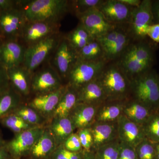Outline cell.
I'll list each match as a JSON object with an SVG mask.
<instances>
[{
	"label": "cell",
	"instance_id": "cell-1",
	"mask_svg": "<svg viewBox=\"0 0 159 159\" xmlns=\"http://www.w3.org/2000/svg\"><path fill=\"white\" fill-rule=\"evenodd\" d=\"M145 40L129 44L118 63L130 80L152 69L154 51L152 46Z\"/></svg>",
	"mask_w": 159,
	"mask_h": 159
},
{
	"label": "cell",
	"instance_id": "cell-2",
	"mask_svg": "<svg viewBox=\"0 0 159 159\" xmlns=\"http://www.w3.org/2000/svg\"><path fill=\"white\" fill-rule=\"evenodd\" d=\"M107 101H125L131 98V80L119 64L106 65L97 78Z\"/></svg>",
	"mask_w": 159,
	"mask_h": 159
},
{
	"label": "cell",
	"instance_id": "cell-3",
	"mask_svg": "<svg viewBox=\"0 0 159 159\" xmlns=\"http://www.w3.org/2000/svg\"><path fill=\"white\" fill-rule=\"evenodd\" d=\"M67 0L25 1L23 9L27 21L60 23L70 9Z\"/></svg>",
	"mask_w": 159,
	"mask_h": 159
},
{
	"label": "cell",
	"instance_id": "cell-4",
	"mask_svg": "<svg viewBox=\"0 0 159 159\" xmlns=\"http://www.w3.org/2000/svg\"><path fill=\"white\" fill-rule=\"evenodd\" d=\"M131 98L147 106L152 111H159L158 74L152 69L131 80Z\"/></svg>",
	"mask_w": 159,
	"mask_h": 159
},
{
	"label": "cell",
	"instance_id": "cell-5",
	"mask_svg": "<svg viewBox=\"0 0 159 159\" xmlns=\"http://www.w3.org/2000/svg\"><path fill=\"white\" fill-rule=\"evenodd\" d=\"M106 59L93 61L77 60L67 77V85L78 90L83 86L96 80L106 65Z\"/></svg>",
	"mask_w": 159,
	"mask_h": 159
},
{
	"label": "cell",
	"instance_id": "cell-6",
	"mask_svg": "<svg viewBox=\"0 0 159 159\" xmlns=\"http://www.w3.org/2000/svg\"><path fill=\"white\" fill-rule=\"evenodd\" d=\"M61 38L60 33H57L26 48L23 66L32 75L54 54Z\"/></svg>",
	"mask_w": 159,
	"mask_h": 159
},
{
	"label": "cell",
	"instance_id": "cell-7",
	"mask_svg": "<svg viewBox=\"0 0 159 159\" xmlns=\"http://www.w3.org/2000/svg\"><path fill=\"white\" fill-rule=\"evenodd\" d=\"M0 11V34L5 40H19L27 23L23 5Z\"/></svg>",
	"mask_w": 159,
	"mask_h": 159
},
{
	"label": "cell",
	"instance_id": "cell-8",
	"mask_svg": "<svg viewBox=\"0 0 159 159\" xmlns=\"http://www.w3.org/2000/svg\"><path fill=\"white\" fill-rule=\"evenodd\" d=\"M152 5L151 0H143L140 6L132 11L128 23L129 31L139 41L145 39L149 27L154 24Z\"/></svg>",
	"mask_w": 159,
	"mask_h": 159
},
{
	"label": "cell",
	"instance_id": "cell-9",
	"mask_svg": "<svg viewBox=\"0 0 159 159\" xmlns=\"http://www.w3.org/2000/svg\"><path fill=\"white\" fill-rule=\"evenodd\" d=\"M44 128L36 127L16 134L6 147L11 158L21 159L29 155L31 149L43 134Z\"/></svg>",
	"mask_w": 159,
	"mask_h": 159
},
{
	"label": "cell",
	"instance_id": "cell-10",
	"mask_svg": "<svg viewBox=\"0 0 159 159\" xmlns=\"http://www.w3.org/2000/svg\"><path fill=\"white\" fill-rule=\"evenodd\" d=\"M63 86L62 79L51 66L34 72L31 76V91L35 96L54 92Z\"/></svg>",
	"mask_w": 159,
	"mask_h": 159
},
{
	"label": "cell",
	"instance_id": "cell-11",
	"mask_svg": "<svg viewBox=\"0 0 159 159\" xmlns=\"http://www.w3.org/2000/svg\"><path fill=\"white\" fill-rule=\"evenodd\" d=\"M60 23L27 21L20 40L22 41L27 48L49 36L60 33Z\"/></svg>",
	"mask_w": 159,
	"mask_h": 159
},
{
	"label": "cell",
	"instance_id": "cell-12",
	"mask_svg": "<svg viewBox=\"0 0 159 159\" xmlns=\"http://www.w3.org/2000/svg\"><path fill=\"white\" fill-rule=\"evenodd\" d=\"M76 16L79 20L80 24L93 39L100 38L117 27L108 22L98 9H92Z\"/></svg>",
	"mask_w": 159,
	"mask_h": 159
},
{
	"label": "cell",
	"instance_id": "cell-13",
	"mask_svg": "<svg viewBox=\"0 0 159 159\" xmlns=\"http://www.w3.org/2000/svg\"><path fill=\"white\" fill-rule=\"evenodd\" d=\"M54 55L53 67L62 80L67 79L69 72L78 60L77 51L71 47L66 37H62Z\"/></svg>",
	"mask_w": 159,
	"mask_h": 159
},
{
	"label": "cell",
	"instance_id": "cell-14",
	"mask_svg": "<svg viewBox=\"0 0 159 159\" xmlns=\"http://www.w3.org/2000/svg\"><path fill=\"white\" fill-rule=\"evenodd\" d=\"M26 49L19 40H5L0 47V64L7 70L23 65Z\"/></svg>",
	"mask_w": 159,
	"mask_h": 159
},
{
	"label": "cell",
	"instance_id": "cell-15",
	"mask_svg": "<svg viewBox=\"0 0 159 159\" xmlns=\"http://www.w3.org/2000/svg\"><path fill=\"white\" fill-rule=\"evenodd\" d=\"M134 8L119 0H107L103 1L98 9L108 22L117 26L129 23Z\"/></svg>",
	"mask_w": 159,
	"mask_h": 159
},
{
	"label": "cell",
	"instance_id": "cell-16",
	"mask_svg": "<svg viewBox=\"0 0 159 159\" xmlns=\"http://www.w3.org/2000/svg\"><path fill=\"white\" fill-rule=\"evenodd\" d=\"M119 142L135 148L145 137L142 126L122 115L117 120Z\"/></svg>",
	"mask_w": 159,
	"mask_h": 159
},
{
	"label": "cell",
	"instance_id": "cell-17",
	"mask_svg": "<svg viewBox=\"0 0 159 159\" xmlns=\"http://www.w3.org/2000/svg\"><path fill=\"white\" fill-rule=\"evenodd\" d=\"M66 88L67 84L54 92L35 96L28 105L37 111L46 119H51Z\"/></svg>",
	"mask_w": 159,
	"mask_h": 159
},
{
	"label": "cell",
	"instance_id": "cell-18",
	"mask_svg": "<svg viewBox=\"0 0 159 159\" xmlns=\"http://www.w3.org/2000/svg\"><path fill=\"white\" fill-rule=\"evenodd\" d=\"M93 134V151L99 147L118 139L117 121L113 122H96L90 127Z\"/></svg>",
	"mask_w": 159,
	"mask_h": 159
},
{
	"label": "cell",
	"instance_id": "cell-19",
	"mask_svg": "<svg viewBox=\"0 0 159 159\" xmlns=\"http://www.w3.org/2000/svg\"><path fill=\"white\" fill-rule=\"evenodd\" d=\"M99 107L93 104L77 103L69 116L76 129L90 128L96 122Z\"/></svg>",
	"mask_w": 159,
	"mask_h": 159
},
{
	"label": "cell",
	"instance_id": "cell-20",
	"mask_svg": "<svg viewBox=\"0 0 159 159\" xmlns=\"http://www.w3.org/2000/svg\"><path fill=\"white\" fill-rule=\"evenodd\" d=\"M77 91L78 103L100 106L107 100L103 88L97 79L83 86Z\"/></svg>",
	"mask_w": 159,
	"mask_h": 159
},
{
	"label": "cell",
	"instance_id": "cell-21",
	"mask_svg": "<svg viewBox=\"0 0 159 159\" xmlns=\"http://www.w3.org/2000/svg\"><path fill=\"white\" fill-rule=\"evenodd\" d=\"M10 84L22 97L27 96L31 93L32 74L21 65L7 70Z\"/></svg>",
	"mask_w": 159,
	"mask_h": 159
},
{
	"label": "cell",
	"instance_id": "cell-22",
	"mask_svg": "<svg viewBox=\"0 0 159 159\" xmlns=\"http://www.w3.org/2000/svg\"><path fill=\"white\" fill-rule=\"evenodd\" d=\"M153 113L147 106L133 98L124 101L122 115L139 125H142Z\"/></svg>",
	"mask_w": 159,
	"mask_h": 159
},
{
	"label": "cell",
	"instance_id": "cell-23",
	"mask_svg": "<svg viewBox=\"0 0 159 159\" xmlns=\"http://www.w3.org/2000/svg\"><path fill=\"white\" fill-rule=\"evenodd\" d=\"M57 148L54 137L48 129L45 128L41 136L31 149L29 155L32 159H50Z\"/></svg>",
	"mask_w": 159,
	"mask_h": 159
},
{
	"label": "cell",
	"instance_id": "cell-24",
	"mask_svg": "<svg viewBox=\"0 0 159 159\" xmlns=\"http://www.w3.org/2000/svg\"><path fill=\"white\" fill-rule=\"evenodd\" d=\"M48 128L55 139L57 147L62 145L76 129L69 117L53 118Z\"/></svg>",
	"mask_w": 159,
	"mask_h": 159
},
{
	"label": "cell",
	"instance_id": "cell-25",
	"mask_svg": "<svg viewBox=\"0 0 159 159\" xmlns=\"http://www.w3.org/2000/svg\"><path fill=\"white\" fill-rule=\"evenodd\" d=\"M77 103V91L67 85L66 89L61 98L51 119L68 117Z\"/></svg>",
	"mask_w": 159,
	"mask_h": 159
},
{
	"label": "cell",
	"instance_id": "cell-26",
	"mask_svg": "<svg viewBox=\"0 0 159 159\" xmlns=\"http://www.w3.org/2000/svg\"><path fill=\"white\" fill-rule=\"evenodd\" d=\"M22 97L11 85L0 92V120L13 112L22 104Z\"/></svg>",
	"mask_w": 159,
	"mask_h": 159
},
{
	"label": "cell",
	"instance_id": "cell-27",
	"mask_svg": "<svg viewBox=\"0 0 159 159\" xmlns=\"http://www.w3.org/2000/svg\"><path fill=\"white\" fill-rule=\"evenodd\" d=\"M124 101H106L99 106L96 122H116L122 115Z\"/></svg>",
	"mask_w": 159,
	"mask_h": 159
},
{
	"label": "cell",
	"instance_id": "cell-28",
	"mask_svg": "<svg viewBox=\"0 0 159 159\" xmlns=\"http://www.w3.org/2000/svg\"><path fill=\"white\" fill-rule=\"evenodd\" d=\"M130 36L125 31H121L116 39L110 45L103 49L107 60H114L121 57L130 44Z\"/></svg>",
	"mask_w": 159,
	"mask_h": 159
},
{
	"label": "cell",
	"instance_id": "cell-29",
	"mask_svg": "<svg viewBox=\"0 0 159 159\" xmlns=\"http://www.w3.org/2000/svg\"><path fill=\"white\" fill-rule=\"evenodd\" d=\"M78 59L93 61L105 59L102 46L97 39H93L77 52Z\"/></svg>",
	"mask_w": 159,
	"mask_h": 159
},
{
	"label": "cell",
	"instance_id": "cell-30",
	"mask_svg": "<svg viewBox=\"0 0 159 159\" xmlns=\"http://www.w3.org/2000/svg\"><path fill=\"white\" fill-rule=\"evenodd\" d=\"M70 45L78 52L93 39L89 32L80 24L66 37Z\"/></svg>",
	"mask_w": 159,
	"mask_h": 159
},
{
	"label": "cell",
	"instance_id": "cell-31",
	"mask_svg": "<svg viewBox=\"0 0 159 159\" xmlns=\"http://www.w3.org/2000/svg\"><path fill=\"white\" fill-rule=\"evenodd\" d=\"M12 113L17 115L27 123L37 127H42L47 119L29 105L21 104Z\"/></svg>",
	"mask_w": 159,
	"mask_h": 159
},
{
	"label": "cell",
	"instance_id": "cell-32",
	"mask_svg": "<svg viewBox=\"0 0 159 159\" xmlns=\"http://www.w3.org/2000/svg\"><path fill=\"white\" fill-rule=\"evenodd\" d=\"M0 123L3 126L9 129L15 134L37 127L27 123L21 118L13 113L2 118L0 120Z\"/></svg>",
	"mask_w": 159,
	"mask_h": 159
},
{
	"label": "cell",
	"instance_id": "cell-33",
	"mask_svg": "<svg viewBox=\"0 0 159 159\" xmlns=\"http://www.w3.org/2000/svg\"><path fill=\"white\" fill-rule=\"evenodd\" d=\"M142 126L145 138L153 143L159 142V111L152 114Z\"/></svg>",
	"mask_w": 159,
	"mask_h": 159
},
{
	"label": "cell",
	"instance_id": "cell-34",
	"mask_svg": "<svg viewBox=\"0 0 159 159\" xmlns=\"http://www.w3.org/2000/svg\"><path fill=\"white\" fill-rule=\"evenodd\" d=\"M119 139L101 146L95 152L96 159H118L119 149Z\"/></svg>",
	"mask_w": 159,
	"mask_h": 159
},
{
	"label": "cell",
	"instance_id": "cell-35",
	"mask_svg": "<svg viewBox=\"0 0 159 159\" xmlns=\"http://www.w3.org/2000/svg\"><path fill=\"white\" fill-rule=\"evenodd\" d=\"M137 159H156L154 143L147 138L135 148Z\"/></svg>",
	"mask_w": 159,
	"mask_h": 159
},
{
	"label": "cell",
	"instance_id": "cell-36",
	"mask_svg": "<svg viewBox=\"0 0 159 159\" xmlns=\"http://www.w3.org/2000/svg\"><path fill=\"white\" fill-rule=\"evenodd\" d=\"M103 0H76L72 1V6L76 15L81 14L92 9H98Z\"/></svg>",
	"mask_w": 159,
	"mask_h": 159
},
{
	"label": "cell",
	"instance_id": "cell-37",
	"mask_svg": "<svg viewBox=\"0 0 159 159\" xmlns=\"http://www.w3.org/2000/svg\"><path fill=\"white\" fill-rule=\"evenodd\" d=\"M84 151L73 152L67 150L62 145L57 147L50 158V159H83Z\"/></svg>",
	"mask_w": 159,
	"mask_h": 159
},
{
	"label": "cell",
	"instance_id": "cell-38",
	"mask_svg": "<svg viewBox=\"0 0 159 159\" xmlns=\"http://www.w3.org/2000/svg\"><path fill=\"white\" fill-rule=\"evenodd\" d=\"M77 134L84 151V152H93V139L90 128L79 129Z\"/></svg>",
	"mask_w": 159,
	"mask_h": 159
},
{
	"label": "cell",
	"instance_id": "cell-39",
	"mask_svg": "<svg viewBox=\"0 0 159 159\" xmlns=\"http://www.w3.org/2000/svg\"><path fill=\"white\" fill-rule=\"evenodd\" d=\"M62 145L67 150L73 152H80L83 151L77 134H72Z\"/></svg>",
	"mask_w": 159,
	"mask_h": 159
},
{
	"label": "cell",
	"instance_id": "cell-40",
	"mask_svg": "<svg viewBox=\"0 0 159 159\" xmlns=\"http://www.w3.org/2000/svg\"><path fill=\"white\" fill-rule=\"evenodd\" d=\"M118 159H137L135 148L120 142Z\"/></svg>",
	"mask_w": 159,
	"mask_h": 159
},
{
	"label": "cell",
	"instance_id": "cell-41",
	"mask_svg": "<svg viewBox=\"0 0 159 159\" xmlns=\"http://www.w3.org/2000/svg\"><path fill=\"white\" fill-rule=\"evenodd\" d=\"M7 70L0 64V92L10 86Z\"/></svg>",
	"mask_w": 159,
	"mask_h": 159
},
{
	"label": "cell",
	"instance_id": "cell-42",
	"mask_svg": "<svg viewBox=\"0 0 159 159\" xmlns=\"http://www.w3.org/2000/svg\"><path fill=\"white\" fill-rule=\"evenodd\" d=\"M23 1L15 0H0V11H6L9 9L21 6Z\"/></svg>",
	"mask_w": 159,
	"mask_h": 159
},
{
	"label": "cell",
	"instance_id": "cell-43",
	"mask_svg": "<svg viewBox=\"0 0 159 159\" xmlns=\"http://www.w3.org/2000/svg\"><path fill=\"white\" fill-rule=\"evenodd\" d=\"M147 36L155 42L159 43V24H154L149 27Z\"/></svg>",
	"mask_w": 159,
	"mask_h": 159
},
{
	"label": "cell",
	"instance_id": "cell-44",
	"mask_svg": "<svg viewBox=\"0 0 159 159\" xmlns=\"http://www.w3.org/2000/svg\"><path fill=\"white\" fill-rule=\"evenodd\" d=\"M152 9L154 24H159V0L152 1Z\"/></svg>",
	"mask_w": 159,
	"mask_h": 159
},
{
	"label": "cell",
	"instance_id": "cell-45",
	"mask_svg": "<svg viewBox=\"0 0 159 159\" xmlns=\"http://www.w3.org/2000/svg\"><path fill=\"white\" fill-rule=\"evenodd\" d=\"M119 1L126 6L132 7V8H136L139 7L142 2L141 0H119Z\"/></svg>",
	"mask_w": 159,
	"mask_h": 159
},
{
	"label": "cell",
	"instance_id": "cell-46",
	"mask_svg": "<svg viewBox=\"0 0 159 159\" xmlns=\"http://www.w3.org/2000/svg\"><path fill=\"white\" fill-rule=\"evenodd\" d=\"M11 157L6 149V146L0 148V159H10Z\"/></svg>",
	"mask_w": 159,
	"mask_h": 159
},
{
	"label": "cell",
	"instance_id": "cell-47",
	"mask_svg": "<svg viewBox=\"0 0 159 159\" xmlns=\"http://www.w3.org/2000/svg\"><path fill=\"white\" fill-rule=\"evenodd\" d=\"M83 159H95V152H84V156Z\"/></svg>",
	"mask_w": 159,
	"mask_h": 159
},
{
	"label": "cell",
	"instance_id": "cell-48",
	"mask_svg": "<svg viewBox=\"0 0 159 159\" xmlns=\"http://www.w3.org/2000/svg\"><path fill=\"white\" fill-rule=\"evenodd\" d=\"M154 147L155 150L156 159H159V142L155 143Z\"/></svg>",
	"mask_w": 159,
	"mask_h": 159
},
{
	"label": "cell",
	"instance_id": "cell-49",
	"mask_svg": "<svg viewBox=\"0 0 159 159\" xmlns=\"http://www.w3.org/2000/svg\"><path fill=\"white\" fill-rule=\"evenodd\" d=\"M6 142H7L5 140H4L2 134L0 133V148L5 147L6 146Z\"/></svg>",
	"mask_w": 159,
	"mask_h": 159
},
{
	"label": "cell",
	"instance_id": "cell-50",
	"mask_svg": "<svg viewBox=\"0 0 159 159\" xmlns=\"http://www.w3.org/2000/svg\"><path fill=\"white\" fill-rule=\"evenodd\" d=\"M5 40V39H4V38H3L2 36L0 34V47H1V45L2 44L3 42H4V41Z\"/></svg>",
	"mask_w": 159,
	"mask_h": 159
},
{
	"label": "cell",
	"instance_id": "cell-51",
	"mask_svg": "<svg viewBox=\"0 0 159 159\" xmlns=\"http://www.w3.org/2000/svg\"><path fill=\"white\" fill-rule=\"evenodd\" d=\"M158 75H159V74H158Z\"/></svg>",
	"mask_w": 159,
	"mask_h": 159
},
{
	"label": "cell",
	"instance_id": "cell-52",
	"mask_svg": "<svg viewBox=\"0 0 159 159\" xmlns=\"http://www.w3.org/2000/svg\"><path fill=\"white\" fill-rule=\"evenodd\" d=\"M12 159V158H11V159Z\"/></svg>",
	"mask_w": 159,
	"mask_h": 159
}]
</instances>
